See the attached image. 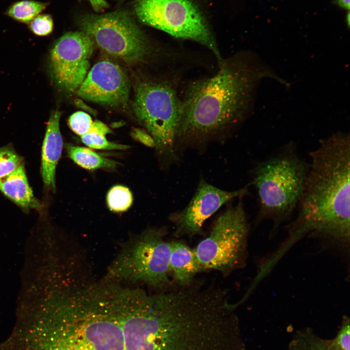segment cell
I'll return each instance as SVG.
<instances>
[{
	"mask_svg": "<svg viewBox=\"0 0 350 350\" xmlns=\"http://www.w3.org/2000/svg\"><path fill=\"white\" fill-rule=\"evenodd\" d=\"M287 350H341L332 340L323 338L311 329L299 330L294 334Z\"/></svg>",
	"mask_w": 350,
	"mask_h": 350,
	"instance_id": "cell-17",
	"label": "cell"
},
{
	"mask_svg": "<svg viewBox=\"0 0 350 350\" xmlns=\"http://www.w3.org/2000/svg\"><path fill=\"white\" fill-rule=\"evenodd\" d=\"M31 31L38 36H47L52 32L53 21L49 14H39L28 24Z\"/></svg>",
	"mask_w": 350,
	"mask_h": 350,
	"instance_id": "cell-23",
	"label": "cell"
},
{
	"mask_svg": "<svg viewBox=\"0 0 350 350\" xmlns=\"http://www.w3.org/2000/svg\"><path fill=\"white\" fill-rule=\"evenodd\" d=\"M249 226L241 200L215 221L209 235L193 249L201 269L224 275L245 264Z\"/></svg>",
	"mask_w": 350,
	"mask_h": 350,
	"instance_id": "cell-7",
	"label": "cell"
},
{
	"mask_svg": "<svg viewBox=\"0 0 350 350\" xmlns=\"http://www.w3.org/2000/svg\"><path fill=\"white\" fill-rule=\"evenodd\" d=\"M335 2L341 8L350 9V0H335Z\"/></svg>",
	"mask_w": 350,
	"mask_h": 350,
	"instance_id": "cell-29",
	"label": "cell"
},
{
	"mask_svg": "<svg viewBox=\"0 0 350 350\" xmlns=\"http://www.w3.org/2000/svg\"><path fill=\"white\" fill-rule=\"evenodd\" d=\"M295 233H310L346 250L350 243V140L337 132L309 154Z\"/></svg>",
	"mask_w": 350,
	"mask_h": 350,
	"instance_id": "cell-3",
	"label": "cell"
},
{
	"mask_svg": "<svg viewBox=\"0 0 350 350\" xmlns=\"http://www.w3.org/2000/svg\"><path fill=\"white\" fill-rule=\"evenodd\" d=\"M248 61L241 55L223 59L214 75L190 84L181 99L177 152L220 138L245 118L261 73Z\"/></svg>",
	"mask_w": 350,
	"mask_h": 350,
	"instance_id": "cell-2",
	"label": "cell"
},
{
	"mask_svg": "<svg viewBox=\"0 0 350 350\" xmlns=\"http://www.w3.org/2000/svg\"><path fill=\"white\" fill-rule=\"evenodd\" d=\"M133 9L143 24L176 38L196 41L211 51L220 63L216 42L205 18L192 0H136Z\"/></svg>",
	"mask_w": 350,
	"mask_h": 350,
	"instance_id": "cell-8",
	"label": "cell"
},
{
	"mask_svg": "<svg viewBox=\"0 0 350 350\" xmlns=\"http://www.w3.org/2000/svg\"><path fill=\"white\" fill-rule=\"evenodd\" d=\"M138 120L153 138L156 149L167 166L178 160L175 142L181 115V100L168 81L141 82L132 104Z\"/></svg>",
	"mask_w": 350,
	"mask_h": 350,
	"instance_id": "cell-6",
	"label": "cell"
},
{
	"mask_svg": "<svg viewBox=\"0 0 350 350\" xmlns=\"http://www.w3.org/2000/svg\"><path fill=\"white\" fill-rule=\"evenodd\" d=\"M107 204L109 209L114 212L126 211L131 206L133 196L129 189L122 185L111 188L106 196Z\"/></svg>",
	"mask_w": 350,
	"mask_h": 350,
	"instance_id": "cell-19",
	"label": "cell"
},
{
	"mask_svg": "<svg viewBox=\"0 0 350 350\" xmlns=\"http://www.w3.org/2000/svg\"><path fill=\"white\" fill-rule=\"evenodd\" d=\"M163 229L150 228L128 240L107 269L104 280L142 282L164 289L170 282L171 243Z\"/></svg>",
	"mask_w": 350,
	"mask_h": 350,
	"instance_id": "cell-5",
	"label": "cell"
},
{
	"mask_svg": "<svg viewBox=\"0 0 350 350\" xmlns=\"http://www.w3.org/2000/svg\"><path fill=\"white\" fill-rule=\"evenodd\" d=\"M0 191L24 210L39 209L41 207L29 184L23 164L0 179Z\"/></svg>",
	"mask_w": 350,
	"mask_h": 350,
	"instance_id": "cell-15",
	"label": "cell"
},
{
	"mask_svg": "<svg viewBox=\"0 0 350 350\" xmlns=\"http://www.w3.org/2000/svg\"><path fill=\"white\" fill-rule=\"evenodd\" d=\"M350 329L349 318L345 316L338 333L334 339H332L333 344L341 350H350Z\"/></svg>",
	"mask_w": 350,
	"mask_h": 350,
	"instance_id": "cell-24",
	"label": "cell"
},
{
	"mask_svg": "<svg viewBox=\"0 0 350 350\" xmlns=\"http://www.w3.org/2000/svg\"><path fill=\"white\" fill-rule=\"evenodd\" d=\"M93 122L89 115L81 111L73 113L68 120L70 128L81 137L90 131Z\"/></svg>",
	"mask_w": 350,
	"mask_h": 350,
	"instance_id": "cell-22",
	"label": "cell"
},
{
	"mask_svg": "<svg viewBox=\"0 0 350 350\" xmlns=\"http://www.w3.org/2000/svg\"><path fill=\"white\" fill-rule=\"evenodd\" d=\"M75 104L77 107L81 108L86 110V111L89 112L93 115H95L96 113V111L93 108H92L90 106H88L81 100H75Z\"/></svg>",
	"mask_w": 350,
	"mask_h": 350,
	"instance_id": "cell-28",
	"label": "cell"
},
{
	"mask_svg": "<svg viewBox=\"0 0 350 350\" xmlns=\"http://www.w3.org/2000/svg\"><path fill=\"white\" fill-rule=\"evenodd\" d=\"M81 140L85 144L92 149L123 150L129 148L126 145L110 142L106 139L105 135L91 130L81 136Z\"/></svg>",
	"mask_w": 350,
	"mask_h": 350,
	"instance_id": "cell-21",
	"label": "cell"
},
{
	"mask_svg": "<svg viewBox=\"0 0 350 350\" xmlns=\"http://www.w3.org/2000/svg\"><path fill=\"white\" fill-rule=\"evenodd\" d=\"M61 114L57 110L51 113L42 148L41 174L43 181L46 187L52 190L55 188L56 168L63 147V139L59 127Z\"/></svg>",
	"mask_w": 350,
	"mask_h": 350,
	"instance_id": "cell-13",
	"label": "cell"
},
{
	"mask_svg": "<svg viewBox=\"0 0 350 350\" xmlns=\"http://www.w3.org/2000/svg\"><path fill=\"white\" fill-rule=\"evenodd\" d=\"M67 153L70 158L80 167L89 170L99 168H113L117 162L104 158L92 150L69 144Z\"/></svg>",
	"mask_w": 350,
	"mask_h": 350,
	"instance_id": "cell-16",
	"label": "cell"
},
{
	"mask_svg": "<svg viewBox=\"0 0 350 350\" xmlns=\"http://www.w3.org/2000/svg\"><path fill=\"white\" fill-rule=\"evenodd\" d=\"M171 243L170 271L179 286H188L193 283L194 276L201 267L193 250L189 246L181 242Z\"/></svg>",
	"mask_w": 350,
	"mask_h": 350,
	"instance_id": "cell-14",
	"label": "cell"
},
{
	"mask_svg": "<svg viewBox=\"0 0 350 350\" xmlns=\"http://www.w3.org/2000/svg\"><path fill=\"white\" fill-rule=\"evenodd\" d=\"M99 133L104 135L111 133L110 128L103 122L96 120L93 122L92 126L90 131Z\"/></svg>",
	"mask_w": 350,
	"mask_h": 350,
	"instance_id": "cell-26",
	"label": "cell"
},
{
	"mask_svg": "<svg viewBox=\"0 0 350 350\" xmlns=\"http://www.w3.org/2000/svg\"><path fill=\"white\" fill-rule=\"evenodd\" d=\"M308 170L295 144H286L253 170L252 184L257 193L259 216L276 228L289 218L298 206Z\"/></svg>",
	"mask_w": 350,
	"mask_h": 350,
	"instance_id": "cell-4",
	"label": "cell"
},
{
	"mask_svg": "<svg viewBox=\"0 0 350 350\" xmlns=\"http://www.w3.org/2000/svg\"><path fill=\"white\" fill-rule=\"evenodd\" d=\"M11 350H125L113 289L104 282L77 284L43 317L10 336Z\"/></svg>",
	"mask_w": 350,
	"mask_h": 350,
	"instance_id": "cell-1",
	"label": "cell"
},
{
	"mask_svg": "<svg viewBox=\"0 0 350 350\" xmlns=\"http://www.w3.org/2000/svg\"><path fill=\"white\" fill-rule=\"evenodd\" d=\"M246 187L233 191L220 189L201 180L187 206L170 216L177 237L198 234L204 222L226 203L247 194Z\"/></svg>",
	"mask_w": 350,
	"mask_h": 350,
	"instance_id": "cell-11",
	"label": "cell"
},
{
	"mask_svg": "<svg viewBox=\"0 0 350 350\" xmlns=\"http://www.w3.org/2000/svg\"><path fill=\"white\" fill-rule=\"evenodd\" d=\"M130 134L134 139L145 146L151 148L156 147V143L153 138L144 130L135 128L132 130Z\"/></svg>",
	"mask_w": 350,
	"mask_h": 350,
	"instance_id": "cell-25",
	"label": "cell"
},
{
	"mask_svg": "<svg viewBox=\"0 0 350 350\" xmlns=\"http://www.w3.org/2000/svg\"><path fill=\"white\" fill-rule=\"evenodd\" d=\"M94 42L83 31L70 32L58 39L50 54V70L56 85L66 91H76L86 78Z\"/></svg>",
	"mask_w": 350,
	"mask_h": 350,
	"instance_id": "cell-10",
	"label": "cell"
},
{
	"mask_svg": "<svg viewBox=\"0 0 350 350\" xmlns=\"http://www.w3.org/2000/svg\"><path fill=\"white\" fill-rule=\"evenodd\" d=\"M88 0L93 9L96 12H101L108 7L105 0Z\"/></svg>",
	"mask_w": 350,
	"mask_h": 350,
	"instance_id": "cell-27",
	"label": "cell"
},
{
	"mask_svg": "<svg viewBox=\"0 0 350 350\" xmlns=\"http://www.w3.org/2000/svg\"><path fill=\"white\" fill-rule=\"evenodd\" d=\"M121 0V1H123V0Z\"/></svg>",
	"mask_w": 350,
	"mask_h": 350,
	"instance_id": "cell-30",
	"label": "cell"
},
{
	"mask_svg": "<svg viewBox=\"0 0 350 350\" xmlns=\"http://www.w3.org/2000/svg\"><path fill=\"white\" fill-rule=\"evenodd\" d=\"M22 164L21 158L12 148H0V179L11 174Z\"/></svg>",
	"mask_w": 350,
	"mask_h": 350,
	"instance_id": "cell-20",
	"label": "cell"
},
{
	"mask_svg": "<svg viewBox=\"0 0 350 350\" xmlns=\"http://www.w3.org/2000/svg\"><path fill=\"white\" fill-rule=\"evenodd\" d=\"M129 79L122 69L108 60L96 63L76 90L83 99L110 106L127 105L130 93Z\"/></svg>",
	"mask_w": 350,
	"mask_h": 350,
	"instance_id": "cell-12",
	"label": "cell"
},
{
	"mask_svg": "<svg viewBox=\"0 0 350 350\" xmlns=\"http://www.w3.org/2000/svg\"><path fill=\"white\" fill-rule=\"evenodd\" d=\"M49 3L34 0H22L14 2L5 11L8 17L20 23L29 24L45 10Z\"/></svg>",
	"mask_w": 350,
	"mask_h": 350,
	"instance_id": "cell-18",
	"label": "cell"
},
{
	"mask_svg": "<svg viewBox=\"0 0 350 350\" xmlns=\"http://www.w3.org/2000/svg\"><path fill=\"white\" fill-rule=\"evenodd\" d=\"M79 23L82 31L101 50L127 64L143 61L150 52L146 36L124 10L87 14Z\"/></svg>",
	"mask_w": 350,
	"mask_h": 350,
	"instance_id": "cell-9",
	"label": "cell"
}]
</instances>
